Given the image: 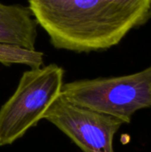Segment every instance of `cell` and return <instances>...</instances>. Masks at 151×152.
<instances>
[{"label":"cell","instance_id":"cell-1","mask_svg":"<svg viewBox=\"0 0 151 152\" xmlns=\"http://www.w3.org/2000/svg\"><path fill=\"white\" fill-rule=\"evenodd\" d=\"M56 49L107 50L151 17V0H28Z\"/></svg>","mask_w":151,"mask_h":152},{"label":"cell","instance_id":"cell-2","mask_svg":"<svg viewBox=\"0 0 151 152\" xmlns=\"http://www.w3.org/2000/svg\"><path fill=\"white\" fill-rule=\"evenodd\" d=\"M61 95L76 105L129 124L137 110L151 107V66L126 76L63 84Z\"/></svg>","mask_w":151,"mask_h":152},{"label":"cell","instance_id":"cell-3","mask_svg":"<svg viewBox=\"0 0 151 152\" xmlns=\"http://www.w3.org/2000/svg\"><path fill=\"white\" fill-rule=\"evenodd\" d=\"M64 70L49 64L25 71L11 98L0 109V146L11 145L42 118L61 95Z\"/></svg>","mask_w":151,"mask_h":152},{"label":"cell","instance_id":"cell-4","mask_svg":"<svg viewBox=\"0 0 151 152\" xmlns=\"http://www.w3.org/2000/svg\"><path fill=\"white\" fill-rule=\"evenodd\" d=\"M44 118L84 152H115L114 136L124 124L117 118L76 105L61 95L48 109Z\"/></svg>","mask_w":151,"mask_h":152},{"label":"cell","instance_id":"cell-5","mask_svg":"<svg viewBox=\"0 0 151 152\" xmlns=\"http://www.w3.org/2000/svg\"><path fill=\"white\" fill-rule=\"evenodd\" d=\"M37 25L28 6L0 2V43L36 50Z\"/></svg>","mask_w":151,"mask_h":152},{"label":"cell","instance_id":"cell-6","mask_svg":"<svg viewBox=\"0 0 151 152\" xmlns=\"http://www.w3.org/2000/svg\"><path fill=\"white\" fill-rule=\"evenodd\" d=\"M0 62L5 66L24 64L31 69H38L44 64V53L15 45L0 43Z\"/></svg>","mask_w":151,"mask_h":152}]
</instances>
